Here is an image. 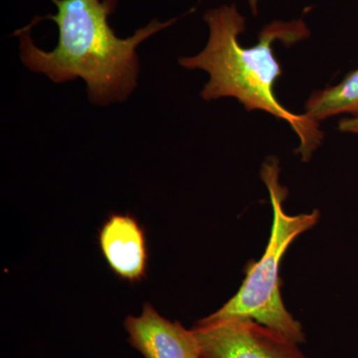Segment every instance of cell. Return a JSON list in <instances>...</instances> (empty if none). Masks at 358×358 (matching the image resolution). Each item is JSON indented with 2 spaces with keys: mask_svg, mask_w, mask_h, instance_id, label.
<instances>
[{
  "mask_svg": "<svg viewBox=\"0 0 358 358\" xmlns=\"http://www.w3.org/2000/svg\"><path fill=\"white\" fill-rule=\"evenodd\" d=\"M99 243L110 268L124 280L140 281L148 265L147 242L133 216L113 214L102 226Z\"/></svg>",
  "mask_w": 358,
  "mask_h": 358,
  "instance_id": "cell-6",
  "label": "cell"
},
{
  "mask_svg": "<svg viewBox=\"0 0 358 358\" xmlns=\"http://www.w3.org/2000/svg\"><path fill=\"white\" fill-rule=\"evenodd\" d=\"M280 167L277 159L264 162L261 178L267 186L272 203V231L265 253L258 262L247 268L246 279L238 293L222 308L206 317L209 320L251 319L298 341L305 343L303 327L287 310L280 293V263L289 245L319 221L320 213L289 215L284 209L288 189L280 183Z\"/></svg>",
  "mask_w": 358,
  "mask_h": 358,
  "instance_id": "cell-3",
  "label": "cell"
},
{
  "mask_svg": "<svg viewBox=\"0 0 358 358\" xmlns=\"http://www.w3.org/2000/svg\"><path fill=\"white\" fill-rule=\"evenodd\" d=\"M192 329L201 358H307L298 341L254 320L204 317Z\"/></svg>",
  "mask_w": 358,
  "mask_h": 358,
  "instance_id": "cell-4",
  "label": "cell"
},
{
  "mask_svg": "<svg viewBox=\"0 0 358 358\" xmlns=\"http://www.w3.org/2000/svg\"><path fill=\"white\" fill-rule=\"evenodd\" d=\"M305 109V114L317 122L341 114L358 115V68L336 86L313 93Z\"/></svg>",
  "mask_w": 358,
  "mask_h": 358,
  "instance_id": "cell-7",
  "label": "cell"
},
{
  "mask_svg": "<svg viewBox=\"0 0 358 358\" xmlns=\"http://www.w3.org/2000/svg\"><path fill=\"white\" fill-rule=\"evenodd\" d=\"M124 326L129 343L145 358H201L193 329L162 317L150 303L138 317H127Z\"/></svg>",
  "mask_w": 358,
  "mask_h": 358,
  "instance_id": "cell-5",
  "label": "cell"
},
{
  "mask_svg": "<svg viewBox=\"0 0 358 358\" xmlns=\"http://www.w3.org/2000/svg\"><path fill=\"white\" fill-rule=\"evenodd\" d=\"M259 1H260V0H248L250 9H251L252 13H253L254 15L258 14Z\"/></svg>",
  "mask_w": 358,
  "mask_h": 358,
  "instance_id": "cell-9",
  "label": "cell"
},
{
  "mask_svg": "<svg viewBox=\"0 0 358 358\" xmlns=\"http://www.w3.org/2000/svg\"><path fill=\"white\" fill-rule=\"evenodd\" d=\"M51 1L57 13L35 16L13 33L20 40L21 61L56 84L83 80L90 102L98 106L124 102L131 95L140 74L138 46L179 20L155 18L120 38L109 22L117 0Z\"/></svg>",
  "mask_w": 358,
  "mask_h": 358,
  "instance_id": "cell-1",
  "label": "cell"
},
{
  "mask_svg": "<svg viewBox=\"0 0 358 358\" xmlns=\"http://www.w3.org/2000/svg\"><path fill=\"white\" fill-rule=\"evenodd\" d=\"M338 129L343 133L358 134V115H355L350 119L341 120L338 122Z\"/></svg>",
  "mask_w": 358,
  "mask_h": 358,
  "instance_id": "cell-8",
  "label": "cell"
},
{
  "mask_svg": "<svg viewBox=\"0 0 358 358\" xmlns=\"http://www.w3.org/2000/svg\"><path fill=\"white\" fill-rule=\"evenodd\" d=\"M203 20L209 30L203 50L178 60L186 69L203 70L209 75L200 95L205 101L235 98L248 112L264 110L286 121L300 138L296 154L308 162L322 143L324 133L320 122L306 114H294L278 100L274 88L282 69L273 49L277 41L289 47L307 39L310 29L305 21H273L261 30L258 43L247 48L239 42L246 29V18L236 4L208 9Z\"/></svg>",
  "mask_w": 358,
  "mask_h": 358,
  "instance_id": "cell-2",
  "label": "cell"
}]
</instances>
